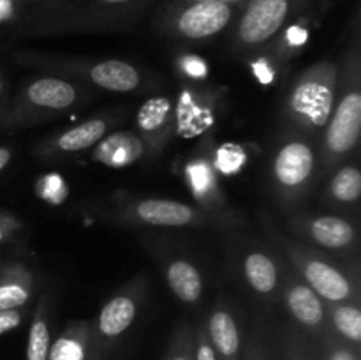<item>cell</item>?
<instances>
[{"label": "cell", "mask_w": 361, "mask_h": 360, "mask_svg": "<svg viewBox=\"0 0 361 360\" xmlns=\"http://www.w3.org/2000/svg\"><path fill=\"white\" fill-rule=\"evenodd\" d=\"M154 0H30L13 37L126 32L136 27Z\"/></svg>", "instance_id": "1"}, {"label": "cell", "mask_w": 361, "mask_h": 360, "mask_svg": "<svg viewBox=\"0 0 361 360\" xmlns=\"http://www.w3.org/2000/svg\"><path fill=\"white\" fill-rule=\"evenodd\" d=\"M360 9L351 21V35L341 60L337 95L330 120L319 138L321 179L345 159L356 155L361 131V27Z\"/></svg>", "instance_id": "2"}, {"label": "cell", "mask_w": 361, "mask_h": 360, "mask_svg": "<svg viewBox=\"0 0 361 360\" xmlns=\"http://www.w3.org/2000/svg\"><path fill=\"white\" fill-rule=\"evenodd\" d=\"M264 240L326 302L361 300L360 261L349 263L288 235L267 212L259 214Z\"/></svg>", "instance_id": "3"}, {"label": "cell", "mask_w": 361, "mask_h": 360, "mask_svg": "<svg viewBox=\"0 0 361 360\" xmlns=\"http://www.w3.org/2000/svg\"><path fill=\"white\" fill-rule=\"evenodd\" d=\"M319 180V140L284 127L275 138L268 161V184L281 210H302Z\"/></svg>", "instance_id": "4"}, {"label": "cell", "mask_w": 361, "mask_h": 360, "mask_svg": "<svg viewBox=\"0 0 361 360\" xmlns=\"http://www.w3.org/2000/svg\"><path fill=\"white\" fill-rule=\"evenodd\" d=\"M13 60L21 67H30L37 73L67 78L83 87L113 94H130L152 87V81L137 67L120 59H92V56L56 55V53L16 49Z\"/></svg>", "instance_id": "5"}, {"label": "cell", "mask_w": 361, "mask_h": 360, "mask_svg": "<svg viewBox=\"0 0 361 360\" xmlns=\"http://www.w3.org/2000/svg\"><path fill=\"white\" fill-rule=\"evenodd\" d=\"M94 97V92L67 78L39 73L18 85L0 119V133L28 129L67 115Z\"/></svg>", "instance_id": "6"}, {"label": "cell", "mask_w": 361, "mask_h": 360, "mask_svg": "<svg viewBox=\"0 0 361 360\" xmlns=\"http://www.w3.org/2000/svg\"><path fill=\"white\" fill-rule=\"evenodd\" d=\"M341 74V60L321 59L300 71L282 99L284 127L319 140L330 120Z\"/></svg>", "instance_id": "7"}, {"label": "cell", "mask_w": 361, "mask_h": 360, "mask_svg": "<svg viewBox=\"0 0 361 360\" xmlns=\"http://www.w3.org/2000/svg\"><path fill=\"white\" fill-rule=\"evenodd\" d=\"M104 219L123 228L226 229L219 219L194 203L155 196L116 193L104 208Z\"/></svg>", "instance_id": "8"}, {"label": "cell", "mask_w": 361, "mask_h": 360, "mask_svg": "<svg viewBox=\"0 0 361 360\" xmlns=\"http://www.w3.org/2000/svg\"><path fill=\"white\" fill-rule=\"evenodd\" d=\"M286 261L267 240L235 239L229 247V268L254 300L274 309L281 304V284Z\"/></svg>", "instance_id": "9"}, {"label": "cell", "mask_w": 361, "mask_h": 360, "mask_svg": "<svg viewBox=\"0 0 361 360\" xmlns=\"http://www.w3.org/2000/svg\"><path fill=\"white\" fill-rule=\"evenodd\" d=\"M314 0H247L229 28V49L243 59L277 37Z\"/></svg>", "instance_id": "10"}, {"label": "cell", "mask_w": 361, "mask_h": 360, "mask_svg": "<svg viewBox=\"0 0 361 360\" xmlns=\"http://www.w3.org/2000/svg\"><path fill=\"white\" fill-rule=\"evenodd\" d=\"M240 7L224 2H166L155 16V28L173 41L207 42L228 30Z\"/></svg>", "instance_id": "11"}, {"label": "cell", "mask_w": 361, "mask_h": 360, "mask_svg": "<svg viewBox=\"0 0 361 360\" xmlns=\"http://www.w3.org/2000/svg\"><path fill=\"white\" fill-rule=\"evenodd\" d=\"M284 232L342 261H360L358 215L310 214L296 210L286 214Z\"/></svg>", "instance_id": "12"}, {"label": "cell", "mask_w": 361, "mask_h": 360, "mask_svg": "<svg viewBox=\"0 0 361 360\" xmlns=\"http://www.w3.org/2000/svg\"><path fill=\"white\" fill-rule=\"evenodd\" d=\"M214 145L215 141L210 134L201 138L194 150L183 159L180 166V175L196 207L219 219L226 226V229H238L240 226H245V221H243V215L231 207L228 194L222 187L221 175L212 161Z\"/></svg>", "instance_id": "13"}, {"label": "cell", "mask_w": 361, "mask_h": 360, "mask_svg": "<svg viewBox=\"0 0 361 360\" xmlns=\"http://www.w3.org/2000/svg\"><path fill=\"white\" fill-rule=\"evenodd\" d=\"M127 119V108H111L99 112L74 126L48 134L34 145L35 159L42 162H62L90 152L106 134Z\"/></svg>", "instance_id": "14"}, {"label": "cell", "mask_w": 361, "mask_h": 360, "mask_svg": "<svg viewBox=\"0 0 361 360\" xmlns=\"http://www.w3.org/2000/svg\"><path fill=\"white\" fill-rule=\"evenodd\" d=\"M228 90L219 85L182 83L175 99L176 136L203 138L212 133L221 119V109Z\"/></svg>", "instance_id": "15"}, {"label": "cell", "mask_w": 361, "mask_h": 360, "mask_svg": "<svg viewBox=\"0 0 361 360\" xmlns=\"http://www.w3.org/2000/svg\"><path fill=\"white\" fill-rule=\"evenodd\" d=\"M148 292L150 281L145 274H137L106 299L95 321H92L99 352L118 341L133 327Z\"/></svg>", "instance_id": "16"}, {"label": "cell", "mask_w": 361, "mask_h": 360, "mask_svg": "<svg viewBox=\"0 0 361 360\" xmlns=\"http://www.w3.org/2000/svg\"><path fill=\"white\" fill-rule=\"evenodd\" d=\"M147 249L157 261L169 292L189 307H197L204 296V274L200 263L183 251L161 239L145 240Z\"/></svg>", "instance_id": "17"}, {"label": "cell", "mask_w": 361, "mask_h": 360, "mask_svg": "<svg viewBox=\"0 0 361 360\" xmlns=\"http://www.w3.org/2000/svg\"><path fill=\"white\" fill-rule=\"evenodd\" d=\"M281 304L291 316V323L307 334L319 337L328 330L326 300L321 299L288 263L282 274Z\"/></svg>", "instance_id": "18"}, {"label": "cell", "mask_w": 361, "mask_h": 360, "mask_svg": "<svg viewBox=\"0 0 361 360\" xmlns=\"http://www.w3.org/2000/svg\"><path fill=\"white\" fill-rule=\"evenodd\" d=\"M134 131L143 140L150 159L161 155L176 136L175 99L169 95L148 97L137 108L134 116Z\"/></svg>", "instance_id": "19"}, {"label": "cell", "mask_w": 361, "mask_h": 360, "mask_svg": "<svg viewBox=\"0 0 361 360\" xmlns=\"http://www.w3.org/2000/svg\"><path fill=\"white\" fill-rule=\"evenodd\" d=\"M334 2L335 0H314L305 11H302L295 20L289 21L279 32L274 41H270L264 46L277 56V60L282 66L289 69L293 60L298 59L305 52V48L310 42V37L321 27L324 16L331 9Z\"/></svg>", "instance_id": "20"}, {"label": "cell", "mask_w": 361, "mask_h": 360, "mask_svg": "<svg viewBox=\"0 0 361 360\" xmlns=\"http://www.w3.org/2000/svg\"><path fill=\"white\" fill-rule=\"evenodd\" d=\"M208 339L219 360H238L242 353V330L238 309L228 295H217L204 320Z\"/></svg>", "instance_id": "21"}, {"label": "cell", "mask_w": 361, "mask_h": 360, "mask_svg": "<svg viewBox=\"0 0 361 360\" xmlns=\"http://www.w3.org/2000/svg\"><path fill=\"white\" fill-rule=\"evenodd\" d=\"M361 198V172L355 159H345L344 162L331 169L326 175L321 200L331 210L338 214L358 215Z\"/></svg>", "instance_id": "22"}, {"label": "cell", "mask_w": 361, "mask_h": 360, "mask_svg": "<svg viewBox=\"0 0 361 360\" xmlns=\"http://www.w3.org/2000/svg\"><path fill=\"white\" fill-rule=\"evenodd\" d=\"M90 159L108 168H127L150 159L143 140L134 129L111 131L90 150Z\"/></svg>", "instance_id": "23"}, {"label": "cell", "mask_w": 361, "mask_h": 360, "mask_svg": "<svg viewBox=\"0 0 361 360\" xmlns=\"http://www.w3.org/2000/svg\"><path fill=\"white\" fill-rule=\"evenodd\" d=\"M37 292V274L23 260H4L0 267V309L28 307Z\"/></svg>", "instance_id": "24"}, {"label": "cell", "mask_w": 361, "mask_h": 360, "mask_svg": "<svg viewBox=\"0 0 361 360\" xmlns=\"http://www.w3.org/2000/svg\"><path fill=\"white\" fill-rule=\"evenodd\" d=\"M94 323L88 320L71 321L51 342L48 360H92L97 353Z\"/></svg>", "instance_id": "25"}, {"label": "cell", "mask_w": 361, "mask_h": 360, "mask_svg": "<svg viewBox=\"0 0 361 360\" xmlns=\"http://www.w3.org/2000/svg\"><path fill=\"white\" fill-rule=\"evenodd\" d=\"M328 330L358 352L361 342V307L360 300L326 302Z\"/></svg>", "instance_id": "26"}, {"label": "cell", "mask_w": 361, "mask_h": 360, "mask_svg": "<svg viewBox=\"0 0 361 360\" xmlns=\"http://www.w3.org/2000/svg\"><path fill=\"white\" fill-rule=\"evenodd\" d=\"M51 295L49 292H42L32 313L30 327H28L27 339V360H48L49 346H51Z\"/></svg>", "instance_id": "27"}, {"label": "cell", "mask_w": 361, "mask_h": 360, "mask_svg": "<svg viewBox=\"0 0 361 360\" xmlns=\"http://www.w3.org/2000/svg\"><path fill=\"white\" fill-rule=\"evenodd\" d=\"M242 60L245 62L247 69L252 74L254 80H256L257 83L264 85V87H271V85L279 83V81L284 80L289 73L288 67L282 66L277 60V56H275L267 46L249 53V55L243 56Z\"/></svg>", "instance_id": "28"}, {"label": "cell", "mask_w": 361, "mask_h": 360, "mask_svg": "<svg viewBox=\"0 0 361 360\" xmlns=\"http://www.w3.org/2000/svg\"><path fill=\"white\" fill-rule=\"evenodd\" d=\"M173 69L180 83H204L210 80V64L189 48H178L173 55Z\"/></svg>", "instance_id": "29"}, {"label": "cell", "mask_w": 361, "mask_h": 360, "mask_svg": "<svg viewBox=\"0 0 361 360\" xmlns=\"http://www.w3.org/2000/svg\"><path fill=\"white\" fill-rule=\"evenodd\" d=\"M212 161L221 176H235L242 172L249 162V154L238 143H221L214 145Z\"/></svg>", "instance_id": "30"}, {"label": "cell", "mask_w": 361, "mask_h": 360, "mask_svg": "<svg viewBox=\"0 0 361 360\" xmlns=\"http://www.w3.org/2000/svg\"><path fill=\"white\" fill-rule=\"evenodd\" d=\"M35 196L48 205H62L69 196V186L60 173L49 172L35 179Z\"/></svg>", "instance_id": "31"}, {"label": "cell", "mask_w": 361, "mask_h": 360, "mask_svg": "<svg viewBox=\"0 0 361 360\" xmlns=\"http://www.w3.org/2000/svg\"><path fill=\"white\" fill-rule=\"evenodd\" d=\"M25 222L9 210H0V247L23 244Z\"/></svg>", "instance_id": "32"}, {"label": "cell", "mask_w": 361, "mask_h": 360, "mask_svg": "<svg viewBox=\"0 0 361 360\" xmlns=\"http://www.w3.org/2000/svg\"><path fill=\"white\" fill-rule=\"evenodd\" d=\"M164 360H194V330L190 325L183 323L176 328Z\"/></svg>", "instance_id": "33"}, {"label": "cell", "mask_w": 361, "mask_h": 360, "mask_svg": "<svg viewBox=\"0 0 361 360\" xmlns=\"http://www.w3.org/2000/svg\"><path fill=\"white\" fill-rule=\"evenodd\" d=\"M317 339L323 346L324 360H358V352L342 342L338 337H335L330 330L323 332Z\"/></svg>", "instance_id": "34"}, {"label": "cell", "mask_w": 361, "mask_h": 360, "mask_svg": "<svg viewBox=\"0 0 361 360\" xmlns=\"http://www.w3.org/2000/svg\"><path fill=\"white\" fill-rule=\"evenodd\" d=\"M23 7L18 0H0V34L13 37L21 20Z\"/></svg>", "instance_id": "35"}, {"label": "cell", "mask_w": 361, "mask_h": 360, "mask_svg": "<svg viewBox=\"0 0 361 360\" xmlns=\"http://www.w3.org/2000/svg\"><path fill=\"white\" fill-rule=\"evenodd\" d=\"M194 360H219L210 339H208L204 321L194 330Z\"/></svg>", "instance_id": "36"}, {"label": "cell", "mask_w": 361, "mask_h": 360, "mask_svg": "<svg viewBox=\"0 0 361 360\" xmlns=\"http://www.w3.org/2000/svg\"><path fill=\"white\" fill-rule=\"evenodd\" d=\"M28 309L30 306L16 307V309H0V335L16 330L27 318Z\"/></svg>", "instance_id": "37"}, {"label": "cell", "mask_w": 361, "mask_h": 360, "mask_svg": "<svg viewBox=\"0 0 361 360\" xmlns=\"http://www.w3.org/2000/svg\"><path fill=\"white\" fill-rule=\"evenodd\" d=\"M245 360H267V348L263 337V320H257V332L252 335Z\"/></svg>", "instance_id": "38"}, {"label": "cell", "mask_w": 361, "mask_h": 360, "mask_svg": "<svg viewBox=\"0 0 361 360\" xmlns=\"http://www.w3.org/2000/svg\"><path fill=\"white\" fill-rule=\"evenodd\" d=\"M13 157H14V147H13V145L0 141V175H2V173L6 172L7 168H9Z\"/></svg>", "instance_id": "39"}, {"label": "cell", "mask_w": 361, "mask_h": 360, "mask_svg": "<svg viewBox=\"0 0 361 360\" xmlns=\"http://www.w3.org/2000/svg\"><path fill=\"white\" fill-rule=\"evenodd\" d=\"M9 87H7V80L4 76V73L0 71V119H2L4 112L7 108V102H9Z\"/></svg>", "instance_id": "40"}, {"label": "cell", "mask_w": 361, "mask_h": 360, "mask_svg": "<svg viewBox=\"0 0 361 360\" xmlns=\"http://www.w3.org/2000/svg\"><path fill=\"white\" fill-rule=\"evenodd\" d=\"M169 2H203V0H169ZM210 2H224V4H231V6L242 7L247 0H210Z\"/></svg>", "instance_id": "41"}, {"label": "cell", "mask_w": 361, "mask_h": 360, "mask_svg": "<svg viewBox=\"0 0 361 360\" xmlns=\"http://www.w3.org/2000/svg\"><path fill=\"white\" fill-rule=\"evenodd\" d=\"M18 2H20V4H21V7H25V6H27V4H28V2H30V0H18Z\"/></svg>", "instance_id": "42"}, {"label": "cell", "mask_w": 361, "mask_h": 360, "mask_svg": "<svg viewBox=\"0 0 361 360\" xmlns=\"http://www.w3.org/2000/svg\"><path fill=\"white\" fill-rule=\"evenodd\" d=\"M2 263H4V258L0 256V267H2Z\"/></svg>", "instance_id": "43"}]
</instances>
